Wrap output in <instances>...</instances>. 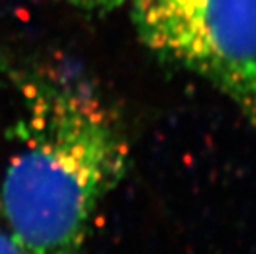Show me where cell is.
I'll return each instance as SVG.
<instances>
[{
    "mask_svg": "<svg viewBox=\"0 0 256 254\" xmlns=\"http://www.w3.org/2000/svg\"><path fill=\"white\" fill-rule=\"evenodd\" d=\"M0 254H25L2 221H0Z\"/></svg>",
    "mask_w": 256,
    "mask_h": 254,
    "instance_id": "277c9868",
    "label": "cell"
},
{
    "mask_svg": "<svg viewBox=\"0 0 256 254\" xmlns=\"http://www.w3.org/2000/svg\"><path fill=\"white\" fill-rule=\"evenodd\" d=\"M66 3L73 5L76 8L88 10V12H98V13H106L112 12V10L119 8L124 5L128 0H64Z\"/></svg>",
    "mask_w": 256,
    "mask_h": 254,
    "instance_id": "3957f363",
    "label": "cell"
},
{
    "mask_svg": "<svg viewBox=\"0 0 256 254\" xmlns=\"http://www.w3.org/2000/svg\"><path fill=\"white\" fill-rule=\"evenodd\" d=\"M140 41L214 84L256 126V0H129Z\"/></svg>",
    "mask_w": 256,
    "mask_h": 254,
    "instance_id": "7a4b0ae2",
    "label": "cell"
},
{
    "mask_svg": "<svg viewBox=\"0 0 256 254\" xmlns=\"http://www.w3.org/2000/svg\"><path fill=\"white\" fill-rule=\"evenodd\" d=\"M17 145L4 172L5 226L25 254H83L101 203L126 174L122 124L73 74L24 86Z\"/></svg>",
    "mask_w": 256,
    "mask_h": 254,
    "instance_id": "6da1fadb",
    "label": "cell"
}]
</instances>
